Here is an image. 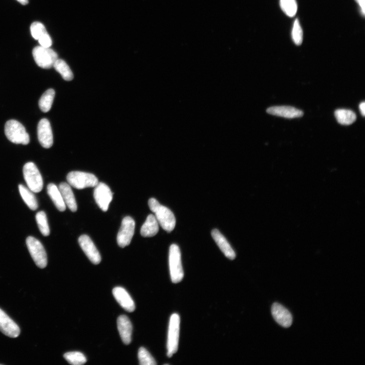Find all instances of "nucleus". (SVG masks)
Wrapping results in <instances>:
<instances>
[{
    "mask_svg": "<svg viewBox=\"0 0 365 365\" xmlns=\"http://www.w3.org/2000/svg\"><path fill=\"white\" fill-rule=\"evenodd\" d=\"M5 133L7 138L16 144L28 145L30 136L24 126L16 120H10L5 126Z\"/></svg>",
    "mask_w": 365,
    "mask_h": 365,
    "instance_id": "obj_1",
    "label": "nucleus"
},
{
    "mask_svg": "<svg viewBox=\"0 0 365 365\" xmlns=\"http://www.w3.org/2000/svg\"><path fill=\"white\" fill-rule=\"evenodd\" d=\"M23 174L24 180L28 188L34 193L42 191L43 187V181L36 165L32 162H28L23 168Z\"/></svg>",
    "mask_w": 365,
    "mask_h": 365,
    "instance_id": "obj_2",
    "label": "nucleus"
},
{
    "mask_svg": "<svg viewBox=\"0 0 365 365\" xmlns=\"http://www.w3.org/2000/svg\"><path fill=\"white\" fill-rule=\"evenodd\" d=\"M169 266L171 279L174 283L180 282L184 278L179 247L175 244L171 246L169 251Z\"/></svg>",
    "mask_w": 365,
    "mask_h": 365,
    "instance_id": "obj_3",
    "label": "nucleus"
},
{
    "mask_svg": "<svg viewBox=\"0 0 365 365\" xmlns=\"http://www.w3.org/2000/svg\"><path fill=\"white\" fill-rule=\"evenodd\" d=\"M180 318L178 314H173L170 318L168 330L167 355L171 358L176 353L179 345Z\"/></svg>",
    "mask_w": 365,
    "mask_h": 365,
    "instance_id": "obj_4",
    "label": "nucleus"
},
{
    "mask_svg": "<svg viewBox=\"0 0 365 365\" xmlns=\"http://www.w3.org/2000/svg\"><path fill=\"white\" fill-rule=\"evenodd\" d=\"M66 180L71 186L77 189L94 187L99 183L96 175L92 173L79 171L69 173L67 175Z\"/></svg>",
    "mask_w": 365,
    "mask_h": 365,
    "instance_id": "obj_5",
    "label": "nucleus"
},
{
    "mask_svg": "<svg viewBox=\"0 0 365 365\" xmlns=\"http://www.w3.org/2000/svg\"><path fill=\"white\" fill-rule=\"evenodd\" d=\"M26 244L36 265L42 269L46 267L47 256L42 242L33 236H29L26 239Z\"/></svg>",
    "mask_w": 365,
    "mask_h": 365,
    "instance_id": "obj_6",
    "label": "nucleus"
},
{
    "mask_svg": "<svg viewBox=\"0 0 365 365\" xmlns=\"http://www.w3.org/2000/svg\"><path fill=\"white\" fill-rule=\"evenodd\" d=\"M33 56L37 64L43 69H48L53 67L58 59V54L50 48L41 46L33 50Z\"/></svg>",
    "mask_w": 365,
    "mask_h": 365,
    "instance_id": "obj_7",
    "label": "nucleus"
},
{
    "mask_svg": "<svg viewBox=\"0 0 365 365\" xmlns=\"http://www.w3.org/2000/svg\"><path fill=\"white\" fill-rule=\"evenodd\" d=\"M135 222L129 216L125 217L122 221L121 226L117 235V241L121 248L129 246L134 233Z\"/></svg>",
    "mask_w": 365,
    "mask_h": 365,
    "instance_id": "obj_8",
    "label": "nucleus"
},
{
    "mask_svg": "<svg viewBox=\"0 0 365 365\" xmlns=\"http://www.w3.org/2000/svg\"><path fill=\"white\" fill-rule=\"evenodd\" d=\"M94 187V199L99 208L104 212H107L113 199V193L111 189L104 183H99Z\"/></svg>",
    "mask_w": 365,
    "mask_h": 365,
    "instance_id": "obj_9",
    "label": "nucleus"
},
{
    "mask_svg": "<svg viewBox=\"0 0 365 365\" xmlns=\"http://www.w3.org/2000/svg\"><path fill=\"white\" fill-rule=\"evenodd\" d=\"M154 213L161 227L168 233L172 232L176 223L173 213L167 207L161 205Z\"/></svg>",
    "mask_w": 365,
    "mask_h": 365,
    "instance_id": "obj_10",
    "label": "nucleus"
},
{
    "mask_svg": "<svg viewBox=\"0 0 365 365\" xmlns=\"http://www.w3.org/2000/svg\"><path fill=\"white\" fill-rule=\"evenodd\" d=\"M78 241L89 260L94 264H99L101 261V256L91 238L87 235H83L79 238Z\"/></svg>",
    "mask_w": 365,
    "mask_h": 365,
    "instance_id": "obj_11",
    "label": "nucleus"
},
{
    "mask_svg": "<svg viewBox=\"0 0 365 365\" xmlns=\"http://www.w3.org/2000/svg\"><path fill=\"white\" fill-rule=\"evenodd\" d=\"M38 140L45 148H50L53 143V137L50 122L46 118L39 121L37 128Z\"/></svg>",
    "mask_w": 365,
    "mask_h": 365,
    "instance_id": "obj_12",
    "label": "nucleus"
},
{
    "mask_svg": "<svg viewBox=\"0 0 365 365\" xmlns=\"http://www.w3.org/2000/svg\"><path fill=\"white\" fill-rule=\"evenodd\" d=\"M0 331L10 338L18 337L21 332L18 324L1 308H0Z\"/></svg>",
    "mask_w": 365,
    "mask_h": 365,
    "instance_id": "obj_13",
    "label": "nucleus"
},
{
    "mask_svg": "<svg viewBox=\"0 0 365 365\" xmlns=\"http://www.w3.org/2000/svg\"><path fill=\"white\" fill-rule=\"evenodd\" d=\"M272 313L275 320L282 327L289 328L291 326L292 316L285 307L278 303H275L272 307Z\"/></svg>",
    "mask_w": 365,
    "mask_h": 365,
    "instance_id": "obj_14",
    "label": "nucleus"
},
{
    "mask_svg": "<svg viewBox=\"0 0 365 365\" xmlns=\"http://www.w3.org/2000/svg\"><path fill=\"white\" fill-rule=\"evenodd\" d=\"M267 112L270 115L289 119L301 117L303 115L301 110L293 107L285 106L270 107L268 108Z\"/></svg>",
    "mask_w": 365,
    "mask_h": 365,
    "instance_id": "obj_15",
    "label": "nucleus"
},
{
    "mask_svg": "<svg viewBox=\"0 0 365 365\" xmlns=\"http://www.w3.org/2000/svg\"><path fill=\"white\" fill-rule=\"evenodd\" d=\"M114 298L120 305L128 312H133L135 310L134 302L131 296L124 288L117 287L113 290Z\"/></svg>",
    "mask_w": 365,
    "mask_h": 365,
    "instance_id": "obj_16",
    "label": "nucleus"
},
{
    "mask_svg": "<svg viewBox=\"0 0 365 365\" xmlns=\"http://www.w3.org/2000/svg\"><path fill=\"white\" fill-rule=\"evenodd\" d=\"M212 236L226 258L230 260H234L236 258V255L234 250L231 246L230 245L229 243L226 238L218 229H215L213 230Z\"/></svg>",
    "mask_w": 365,
    "mask_h": 365,
    "instance_id": "obj_17",
    "label": "nucleus"
},
{
    "mask_svg": "<svg viewBox=\"0 0 365 365\" xmlns=\"http://www.w3.org/2000/svg\"><path fill=\"white\" fill-rule=\"evenodd\" d=\"M117 327L122 341L125 344H130L132 326L129 318L125 315L120 316L117 320Z\"/></svg>",
    "mask_w": 365,
    "mask_h": 365,
    "instance_id": "obj_18",
    "label": "nucleus"
},
{
    "mask_svg": "<svg viewBox=\"0 0 365 365\" xmlns=\"http://www.w3.org/2000/svg\"><path fill=\"white\" fill-rule=\"evenodd\" d=\"M65 205L73 212L77 210V202L71 186L65 182L61 183L59 187Z\"/></svg>",
    "mask_w": 365,
    "mask_h": 365,
    "instance_id": "obj_19",
    "label": "nucleus"
},
{
    "mask_svg": "<svg viewBox=\"0 0 365 365\" xmlns=\"http://www.w3.org/2000/svg\"><path fill=\"white\" fill-rule=\"evenodd\" d=\"M158 222L155 216L150 214L143 225L141 229V235L145 237H153L156 236L159 231Z\"/></svg>",
    "mask_w": 365,
    "mask_h": 365,
    "instance_id": "obj_20",
    "label": "nucleus"
},
{
    "mask_svg": "<svg viewBox=\"0 0 365 365\" xmlns=\"http://www.w3.org/2000/svg\"><path fill=\"white\" fill-rule=\"evenodd\" d=\"M47 192L58 210L60 212L64 211L66 209V205L59 187L55 184L50 183L47 186Z\"/></svg>",
    "mask_w": 365,
    "mask_h": 365,
    "instance_id": "obj_21",
    "label": "nucleus"
},
{
    "mask_svg": "<svg viewBox=\"0 0 365 365\" xmlns=\"http://www.w3.org/2000/svg\"><path fill=\"white\" fill-rule=\"evenodd\" d=\"M19 192L21 195L26 205L32 211H35L38 208L37 198L30 189L20 184L19 186Z\"/></svg>",
    "mask_w": 365,
    "mask_h": 365,
    "instance_id": "obj_22",
    "label": "nucleus"
},
{
    "mask_svg": "<svg viewBox=\"0 0 365 365\" xmlns=\"http://www.w3.org/2000/svg\"><path fill=\"white\" fill-rule=\"evenodd\" d=\"M334 114L338 123L344 126L353 124L357 118L355 113L350 110L338 109Z\"/></svg>",
    "mask_w": 365,
    "mask_h": 365,
    "instance_id": "obj_23",
    "label": "nucleus"
},
{
    "mask_svg": "<svg viewBox=\"0 0 365 365\" xmlns=\"http://www.w3.org/2000/svg\"><path fill=\"white\" fill-rule=\"evenodd\" d=\"M55 91L53 89L46 90L41 97L39 101L40 109L43 112L47 113L51 109L54 99L55 97Z\"/></svg>",
    "mask_w": 365,
    "mask_h": 365,
    "instance_id": "obj_24",
    "label": "nucleus"
},
{
    "mask_svg": "<svg viewBox=\"0 0 365 365\" xmlns=\"http://www.w3.org/2000/svg\"><path fill=\"white\" fill-rule=\"evenodd\" d=\"M53 67L61 75L64 80L70 81L73 79V73L68 64L64 61L58 59L54 64Z\"/></svg>",
    "mask_w": 365,
    "mask_h": 365,
    "instance_id": "obj_25",
    "label": "nucleus"
},
{
    "mask_svg": "<svg viewBox=\"0 0 365 365\" xmlns=\"http://www.w3.org/2000/svg\"><path fill=\"white\" fill-rule=\"evenodd\" d=\"M36 219L41 233L44 236L50 235V229L47 215L44 211L39 212L36 215Z\"/></svg>",
    "mask_w": 365,
    "mask_h": 365,
    "instance_id": "obj_26",
    "label": "nucleus"
},
{
    "mask_svg": "<svg viewBox=\"0 0 365 365\" xmlns=\"http://www.w3.org/2000/svg\"><path fill=\"white\" fill-rule=\"evenodd\" d=\"M64 357L67 362L73 365H83L87 361L86 356L79 351L66 353L64 355Z\"/></svg>",
    "mask_w": 365,
    "mask_h": 365,
    "instance_id": "obj_27",
    "label": "nucleus"
},
{
    "mask_svg": "<svg viewBox=\"0 0 365 365\" xmlns=\"http://www.w3.org/2000/svg\"><path fill=\"white\" fill-rule=\"evenodd\" d=\"M280 5L283 12L289 17H294L297 11L296 0H280Z\"/></svg>",
    "mask_w": 365,
    "mask_h": 365,
    "instance_id": "obj_28",
    "label": "nucleus"
},
{
    "mask_svg": "<svg viewBox=\"0 0 365 365\" xmlns=\"http://www.w3.org/2000/svg\"><path fill=\"white\" fill-rule=\"evenodd\" d=\"M139 363L141 365H155V360L149 351L144 347L140 348L138 353Z\"/></svg>",
    "mask_w": 365,
    "mask_h": 365,
    "instance_id": "obj_29",
    "label": "nucleus"
},
{
    "mask_svg": "<svg viewBox=\"0 0 365 365\" xmlns=\"http://www.w3.org/2000/svg\"><path fill=\"white\" fill-rule=\"evenodd\" d=\"M292 38L297 45H301L303 42V31L298 20H296L292 30Z\"/></svg>",
    "mask_w": 365,
    "mask_h": 365,
    "instance_id": "obj_30",
    "label": "nucleus"
},
{
    "mask_svg": "<svg viewBox=\"0 0 365 365\" xmlns=\"http://www.w3.org/2000/svg\"><path fill=\"white\" fill-rule=\"evenodd\" d=\"M31 33L35 40H38L41 37L47 33L45 26L40 22H34L31 26Z\"/></svg>",
    "mask_w": 365,
    "mask_h": 365,
    "instance_id": "obj_31",
    "label": "nucleus"
},
{
    "mask_svg": "<svg viewBox=\"0 0 365 365\" xmlns=\"http://www.w3.org/2000/svg\"><path fill=\"white\" fill-rule=\"evenodd\" d=\"M38 40L40 46L45 48H50L52 44V39L48 33L41 37Z\"/></svg>",
    "mask_w": 365,
    "mask_h": 365,
    "instance_id": "obj_32",
    "label": "nucleus"
},
{
    "mask_svg": "<svg viewBox=\"0 0 365 365\" xmlns=\"http://www.w3.org/2000/svg\"><path fill=\"white\" fill-rule=\"evenodd\" d=\"M148 205L151 211L153 213H155L161 206L160 203L153 198L149 200Z\"/></svg>",
    "mask_w": 365,
    "mask_h": 365,
    "instance_id": "obj_33",
    "label": "nucleus"
},
{
    "mask_svg": "<svg viewBox=\"0 0 365 365\" xmlns=\"http://www.w3.org/2000/svg\"><path fill=\"white\" fill-rule=\"evenodd\" d=\"M356 1L359 4L361 9L362 13L363 16H364L365 15V0H356Z\"/></svg>",
    "mask_w": 365,
    "mask_h": 365,
    "instance_id": "obj_34",
    "label": "nucleus"
},
{
    "mask_svg": "<svg viewBox=\"0 0 365 365\" xmlns=\"http://www.w3.org/2000/svg\"><path fill=\"white\" fill-rule=\"evenodd\" d=\"M359 109L362 115L363 116L365 115V102H363L360 104Z\"/></svg>",
    "mask_w": 365,
    "mask_h": 365,
    "instance_id": "obj_35",
    "label": "nucleus"
},
{
    "mask_svg": "<svg viewBox=\"0 0 365 365\" xmlns=\"http://www.w3.org/2000/svg\"><path fill=\"white\" fill-rule=\"evenodd\" d=\"M19 3L22 5H25L28 4L29 3L28 0H17Z\"/></svg>",
    "mask_w": 365,
    "mask_h": 365,
    "instance_id": "obj_36",
    "label": "nucleus"
}]
</instances>
